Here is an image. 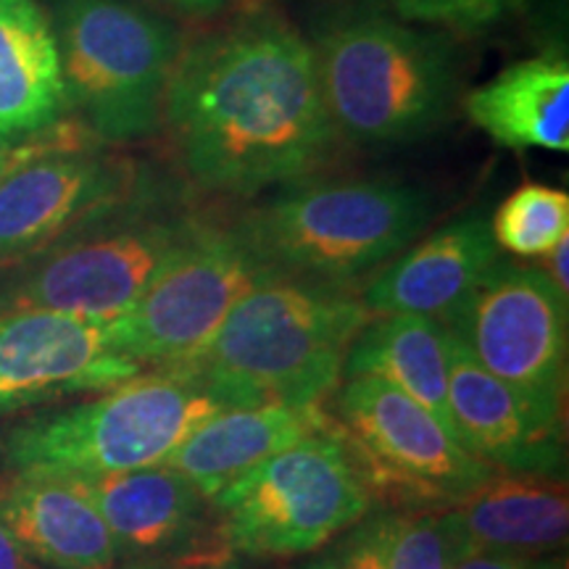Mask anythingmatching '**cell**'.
<instances>
[{"label":"cell","instance_id":"2e32d148","mask_svg":"<svg viewBox=\"0 0 569 569\" xmlns=\"http://www.w3.org/2000/svg\"><path fill=\"white\" fill-rule=\"evenodd\" d=\"M446 553L496 551L553 557L569 536L567 488L559 478L496 472L440 509Z\"/></svg>","mask_w":569,"mask_h":569},{"label":"cell","instance_id":"d4e9b609","mask_svg":"<svg viewBox=\"0 0 569 569\" xmlns=\"http://www.w3.org/2000/svg\"><path fill=\"white\" fill-rule=\"evenodd\" d=\"M403 19L438 24L448 30L475 32L496 24L517 0H390Z\"/></svg>","mask_w":569,"mask_h":569},{"label":"cell","instance_id":"ba28073f","mask_svg":"<svg viewBox=\"0 0 569 569\" xmlns=\"http://www.w3.org/2000/svg\"><path fill=\"white\" fill-rule=\"evenodd\" d=\"M211 501L227 546L267 559L332 543L372 511L375 490L332 419L327 430L284 448Z\"/></svg>","mask_w":569,"mask_h":569},{"label":"cell","instance_id":"e0dca14e","mask_svg":"<svg viewBox=\"0 0 569 569\" xmlns=\"http://www.w3.org/2000/svg\"><path fill=\"white\" fill-rule=\"evenodd\" d=\"M330 425L322 403L224 409L198 425L161 465L184 475L211 501L251 469Z\"/></svg>","mask_w":569,"mask_h":569},{"label":"cell","instance_id":"7402d4cb","mask_svg":"<svg viewBox=\"0 0 569 569\" xmlns=\"http://www.w3.org/2000/svg\"><path fill=\"white\" fill-rule=\"evenodd\" d=\"M343 377H377L415 398L457 436L448 409L446 327L425 317L382 315L353 340ZM459 438V436H457Z\"/></svg>","mask_w":569,"mask_h":569},{"label":"cell","instance_id":"484cf974","mask_svg":"<svg viewBox=\"0 0 569 569\" xmlns=\"http://www.w3.org/2000/svg\"><path fill=\"white\" fill-rule=\"evenodd\" d=\"M306 569H386L380 546V515L356 522L351 532H343L322 557L306 565Z\"/></svg>","mask_w":569,"mask_h":569},{"label":"cell","instance_id":"4316f807","mask_svg":"<svg viewBox=\"0 0 569 569\" xmlns=\"http://www.w3.org/2000/svg\"><path fill=\"white\" fill-rule=\"evenodd\" d=\"M448 569H567L565 557H517L496 551H459L448 553Z\"/></svg>","mask_w":569,"mask_h":569},{"label":"cell","instance_id":"44dd1931","mask_svg":"<svg viewBox=\"0 0 569 569\" xmlns=\"http://www.w3.org/2000/svg\"><path fill=\"white\" fill-rule=\"evenodd\" d=\"M465 111L490 140L515 151H569V63L543 53L467 92Z\"/></svg>","mask_w":569,"mask_h":569},{"label":"cell","instance_id":"d6a6232c","mask_svg":"<svg viewBox=\"0 0 569 569\" xmlns=\"http://www.w3.org/2000/svg\"><path fill=\"white\" fill-rule=\"evenodd\" d=\"M188 569H227V567H222V565H196V567H188Z\"/></svg>","mask_w":569,"mask_h":569},{"label":"cell","instance_id":"603a6c76","mask_svg":"<svg viewBox=\"0 0 569 569\" xmlns=\"http://www.w3.org/2000/svg\"><path fill=\"white\" fill-rule=\"evenodd\" d=\"M490 234L501 251L546 256L569 238V196L549 184H522L496 209Z\"/></svg>","mask_w":569,"mask_h":569},{"label":"cell","instance_id":"1f68e13d","mask_svg":"<svg viewBox=\"0 0 569 569\" xmlns=\"http://www.w3.org/2000/svg\"><path fill=\"white\" fill-rule=\"evenodd\" d=\"M11 156H13V146H9V142L0 140V174L6 172V167L11 163Z\"/></svg>","mask_w":569,"mask_h":569},{"label":"cell","instance_id":"ffe728a7","mask_svg":"<svg viewBox=\"0 0 569 569\" xmlns=\"http://www.w3.org/2000/svg\"><path fill=\"white\" fill-rule=\"evenodd\" d=\"M67 482L98 509L122 553L156 557L188 543L201 528L203 493L167 465Z\"/></svg>","mask_w":569,"mask_h":569},{"label":"cell","instance_id":"9a60e30c","mask_svg":"<svg viewBox=\"0 0 569 569\" xmlns=\"http://www.w3.org/2000/svg\"><path fill=\"white\" fill-rule=\"evenodd\" d=\"M501 261L490 224L465 217L432 232L367 284L361 301L372 315H411L448 327Z\"/></svg>","mask_w":569,"mask_h":569},{"label":"cell","instance_id":"6da1fadb","mask_svg":"<svg viewBox=\"0 0 569 569\" xmlns=\"http://www.w3.org/2000/svg\"><path fill=\"white\" fill-rule=\"evenodd\" d=\"M161 122L182 174L203 193L234 198L306 180L340 140L311 42L269 11L182 48Z\"/></svg>","mask_w":569,"mask_h":569},{"label":"cell","instance_id":"ac0fdd59","mask_svg":"<svg viewBox=\"0 0 569 569\" xmlns=\"http://www.w3.org/2000/svg\"><path fill=\"white\" fill-rule=\"evenodd\" d=\"M0 525L53 569H113L122 557L98 509L67 480L13 475L0 488Z\"/></svg>","mask_w":569,"mask_h":569},{"label":"cell","instance_id":"4fadbf2b","mask_svg":"<svg viewBox=\"0 0 569 569\" xmlns=\"http://www.w3.org/2000/svg\"><path fill=\"white\" fill-rule=\"evenodd\" d=\"M146 372L119 353L111 322L42 309L0 311V415L111 390Z\"/></svg>","mask_w":569,"mask_h":569},{"label":"cell","instance_id":"83f0119b","mask_svg":"<svg viewBox=\"0 0 569 569\" xmlns=\"http://www.w3.org/2000/svg\"><path fill=\"white\" fill-rule=\"evenodd\" d=\"M0 569H40L38 559L21 549V543L0 525Z\"/></svg>","mask_w":569,"mask_h":569},{"label":"cell","instance_id":"f546056e","mask_svg":"<svg viewBox=\"0 0 569 569\" xmlns=\"http://www.w3.org/2000/svg\"><path fill=\"white\" fill-rule=\"evenodd\" d=\"M177 11L184 13H213V11H222L232 0H163Z\"/></svg>","mask_w":569,"mask_h":569},{"label":"cell","instance_id":"5bb4252c","mask_svg":"<svg viewBox=\"0 0 569 569\" xmlns=\"http://www.w3.org/2000/svg\"><path fill=\"white\" fill-rule=\"evenodd\" d=\"M448 409L457 436L498 472L565 475V422L486 372L446 327Z\"/></svg>","mask_w":569,"mask_h":569},{"label":"cell","instance_id":"3957f363","mask_svg":"<svg viewBox=\"0 0 569 569\" xmlns=\"http://www.w3.org/2000/svg\"><path fill=\"white\" fill-rule=\"evenodd\" d=\"M311 51L338 138L359 146L427 138L459 96L457 56L443 38L365 6L325 19Z\"/></svg>","mask_w":569,"mask_h":569},{"label":"cell","instance_id":"277c9868","mask_svg":"<svg viewBox=\"0 0 569 569\" xmlns=\"http://www.w3.org/2000/svg\"><path fill=\"white\" fill-rule=\"evenodd\" d=\"M206 219L151 174L117 209L11 267L0 311L42 309L88 319L122 317Z\"/></svg>","mask_w":569,"mask_h":569},{"label":"cell","instance_id":"7a4b0ae2","mask_svg":"<svg viewBox=\"0 0 569 569\" xmlns=\"http://www.w3.org/2000/svg\"><path fill=\"white\" fill-rule=\"evenodd\" d=\"M372 317L348 288L274 274L248 290L211 343L180 369L222 409L322 403Z\"/></svg>","mask_w":569,"mask_h":569},{"label":"cell","instance_id":"5b68a950","mask_svg":"<svg viewBox=\"0 0 569 569\" xmlns=\"http://www.w3.org/2000/svg\"><path fill=\"white\" fill-rule=\"evenodd\" d=\"M430 198L386 177L293 182L240 222L277 274L348 288L419 238Z\"/></svg>","mask_w":569,"mask_h":569},{"label":"cell","instance_id":"30bf717a","mask_svg":"<svg viewBox=\"0 0 569 569\" xmlns=\"http://www.w3.org/2000/svg\"><path fill=\"white\" fill-rule=\"evenodd\" d=\"M274 274L240 227L203 222L138 301L111 319L113 343L142 369L188 367L211 343L232 306Z\"/></svg>","mask_w":569,"mask_h":569},{"label":"cell","instance_id":"8fae6325","mask_svg":"<svg viewBox=\"0 0 569 569\" xmlns=\"http://www.w3.org/2000/svg\"><path fill=\"white\" fill-rule=\"evenodd\" d=\"M330 417L369 488L403 501L448 507L496 472L422 403L377 377H346Z\"/></svg>","mask_w":569,"mask_h":569},{"label":"cell","instance_id":"cb8c5ba5","mask_svg":"<svg viewBox=\"0 0 569 569\" xmlns=\"http://www.w3.org/2000/svg\"><path fill=\"white\" fill-rule=\"evenodd\" d=\"M380 546L386 569H448L440 509L380 515Z\"/></svg>","mask_w":569,"mask_h":569},{"label":"cell","instance_id":"52a82bcc","mask_svg":"<svg viewBox=\"0 0 569 569\" xmlns=\"http://www.w3.org/2000/svg\"><path fill=\"white\" fill-rule=\"evenodd\" d=\"M69 113L106 146L134 142L163 119L182 42L134 0H51Z\"/></svg>","mask_w":569,"mask_h":569},{"label":"cell","instance_id":"d6986e66","mask_svg":"<svg viewBox=\"0 0 569 569\" xmlns=\"http://www.w3.org/2000/svg\"><path fill=\"white\" fill-rule=\"evenodd\" d=\"M67 117L51 17L38 0H0V140L17 146Z\"/></svg>","mask_w":569,"mask_h":569},{"label":"cell","instance_id":"8992f818","mask_svg":"<svg viewBox=\"0 0 569 569\" xmlns=\"http://www.w3.org/2000/svg\"><path fill=\"white\" fill-rule=\"evenodd\" d=\"M224 411L188 369H151L90 403L27 419L3 440L19 478L82 480L161 465L198 425Z\"/></svg>","mask_w":569,"mask_h":569},{"label":"cell","instance_id":"7c38bea8","mask_svg":"<svg viewBox=\"0 0 569 569\" xmlns=\"http://www.w3.org/2000/svg\"><path fill=\"white\" fill-rule=\"evenodd\" d=\"M567 296L543 269L498 261L448 330L478 365L561 417L567 388Z\"/></svg>","mask_w":569,"mask_h":569},{"label":"cell","instance_id":"9c48e42d","mask_svg":"<svg viewBox=\"0 0 569 569\" xmlns=\"http://www.w3.org/2000/svg\"><path fill=\"white\" fill-rule=\"evenodd\" d=\"M148 177L146 167L109 151L77 119L17 142L0 174V269L24 264L130 201Z\"/></svg>","mask_w":569,"mask_h":569},{"label":"cell","instance_id":"4dcf8cb0","mask_svg":"<svg viewBox=\"0 0 569 569\" xmlns=\"http://www.w3.org/2000/svg\"><path fill=\"white\" fill-rule=\"evenodd\" d=\"M127 569H188V565H163V561H142V565H132Z\"/></svg>","mask_w":569,"mask_h":569},{"label":"cell","instance_id":"f1b7e54d","mask_svg":"<svg viewBox=\"0 0 569 569\" xmlns=\"http://www.w3.org/2000/svg\"><path fill=\"white\" fill-rule=\"evenodd\" d=\"M546 277L557 284V290L561 296L569 298V272H567V259H569V238L561 240V243L553 248V251L546 253Z\"/></svg>","mask_w":569,"mask_h":569}]
</instances>
